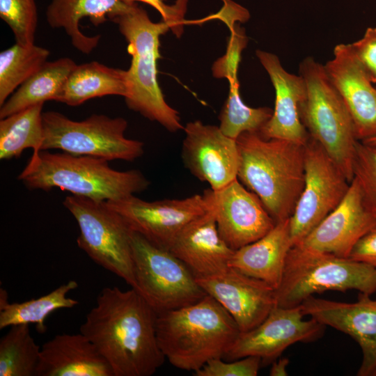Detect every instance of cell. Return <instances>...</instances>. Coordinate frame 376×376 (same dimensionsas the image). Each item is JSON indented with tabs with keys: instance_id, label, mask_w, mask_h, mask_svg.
Masks as SVG:
<instances>
[{
	"instance_id": "1",
	"label": "cell",
	"mask_w": 376,
	"mask_h": 376,
	"mask_svg": "<svg viewBox=\"0 0 376 376\" xmlns=\"http://www.w3.org/2000/svg\"><path fill=\"white\" fill-rule=\"evenodd\" d=\"M157 313L134 288H104L79 328L113 376H150L165 357L157 341Z\"/></svg>"
},
{
	"instance_id": "2",
	"label": "cell",
	"mask_w": 376,
	"mask_h": 376,
	"mask_svg": "<svg viewBox=\"0 0 376 376\" xmlns=\"http://www.w3.org/2000/svg\"><path fill=\"white\" fill-rule=\"evenodd\" d=\"M237 179L255 193L276 223L292 215L304 185V146L258 132L236 139Z\"/></svg>"
},
{
	"instance_id": "3",
	"label": "cell",
	"mask_w": 376,
	"mask_h": 376,
	"mask_svg": "<svg viewBox=\"0 0 376 376\" xmlns=\"http://www.w3.org/2000/svg\"><path fill=\"white\" fill-rule=\"evenodd\" d=\"M159 346L174 367L196 371L223 358L240 330L230 313L212 296L180 308L157 313Z\"/></svg>"
},
{
	"instance_id": "4",
	"label": "cell",
	"mask_w": 376,
	"mask_h": 376,
	"mask_svg": "<svg viewBox=\"0 0 376 376\" xmlns=\"http://www.w3.org/2000/svg\"><path fill=\"white\" fill-rule=\"evenodd\" d=\"M18 179L30 189L60 188L72 195L96 201H116L148 189L150 181L139 170L120 171L98 157L33 152Z\"/></svg>"
},
{
	"instance_id": "5",
	"label": "cell",
	"mask_w": 376,
	"mask_h": 376,
	"mask_svg": "<svg viewBox=\"0 0 376 376\" xmlns=\"http://www.w3.org/2000/svg\"><path fill=\"white\" fill-rule=\"evenodd\" d=\"M128 42L132 56L127 70V106L171 132L184 128L178 112L166 102L157 79V61L160 58L159 38L169 29L164 22H153L136 3L127 13L113 18Z\"/></svg>"
},
{
	"instance_id": "6",
	"label": "cell",
	"mask_w": 376,
	"mask_h": 376,
	"mask_svg": "<svg viewBox=\"0 0 376 376\" xmlns=\"http://www.w3.org/2000/svg\"><path fill=\"white\" fill-rule=\"evenodd\" d=\"M299 67L306 88L299 105L300 120L309 136L322 146L351 182L359 141L352 118L324 65L309 56Z\"/></svg>"
},
{
	"instance_id": "7",
	"label": "cell",
	"mask_w": 376,
	"mask_h": 376,
	"mask_svg": "<svg viewBox=\"0 0 376 376\" xmlns=\"http://www.w3.org/2000/svg\"><path fill=\"white\" fill-rule=\"evenodd\" d=\"M376 292V269L350 258L293 246L276 289L281 307H295L308 297L328 290Z\"/></svg>"
},
{
	"instance_id": "8",
	"label": "cell",
	"mask_w": 376,
	"mask_h": 376,
	"mask_svg": "<svg viewBox=\"0 0 376 376\" xmlns=\"http://www.w3.org/2000/svg\"><path fill=\"white\" fill-rule=\"evenodd\" d=\"M44 140L40 150L59 149L74 155L107 161L132 162L144 153V143L125 136L127 121L120 117L92 114L81 121L56 111L42 113Z\"/></svg>"
},
{
	"instance_id": "9",
	"label": "cell",
	"mask_w": 376,
	"mask_h": 376,
	"mask_svg": "<svg viewBox=\"0 0 376 376\" xmlns=\"http://www.w3.org/2000/svg\"><path fill=\"white\" fill-rule=\"evenodd\" d=\"M63 205L78 224V246L95 263L136 289L132 230L122 217L105 201L70 195Z\"/></svg>"
},
{
	"instance_id": "10",
	"label": "cell",
	"mask_w": 376,
	"mask_h": 376,
	"mask_svg": "<svg viewBox=\"0 0 376 376\" xmlns=\"http://www.w3.org/2000/svg\"><path fill=\"white\" fill-rule=\"evenodd\" d=\"M131 245L135 290L157 313L191 305L207 295L191 270L170 251L132 230Z\"/></svg>"
},
{
	"instance_id": "11",
	"label": "cell",
	"mask_w": 376,
	"mask_h": 376,
	"mask_svg": "<svg viewBox=\"0 0 376 376\" xmlns=\"http://www.w3.org/2000/svg\"><path fill=\"white\" fill-rule=\"evenodd\" d=\"M350 182L322 146L311 136L304 146V185L290 218L293 246L303 240L343 201Z\"/></svg>"
},
{
	"instance_id": "12",
	"label": "cell",
	"mask_w": 376,
	"mask_h": 376,
	"mask_svg": "<svg viewBox=\"0 0 376 376\" xmlns=\"http://www.w3.org/2000/svg\"><path fill=\"white\" fill-rule=\"evenodd\" d=\"M107 203L122 217L132 231L167 250L184 227L205 214L211 207L204 192L185 198L155 201H146L132 195L107 201Z\"/></svg>"
},
{
	"instance_id": "13",
	"label": "cell",
	"mask_w": 376,
	"mask_h": 376,
	"mask_svg": "<svg viewBox=\"0 0 376 376\" xmlns=\"http://www.w3.org/2000/svg\"><path fill=\"white\" fill-rule=\"evenodd\" d=\"M299 306H275L256 327L240 332L224 357L235 360L258 357L262 363H272L290 345L309 343L321 338L325 326L313 318L304 320Z\"/></svg>"
},
{
	"instance_id": "14",
	"label": "cell",
	"mask_w": 376,
	"mask_h": 376,
	"mask_svg": "<svg viewBox=\"0 0 376 376\" xmlns=\"http://www.w3.org/2000/svg\"><path fill=\"white\" fill-rule=\"evenodd\" d=\"M203 192L210 201L221 237L235 251L258 240L276 225L258 196L237 178L220 189Z\"/></svg>"
},
{
	"instance_id": "15",
	"label": "cell",
	"mask_w": 376,
	"mask_h": 376,
	"mask_svg": "<svg viewBox=\"0 0 376 376\" xmlns=\"http://www.w3.org/2000/svg\"><path fill=\"white\" fill-rule=\"evenodd\" d=\"M181 157L185 168L210 189H221L237 178L240 155L237 141L218 126L200 120L187 123Z\"/></svg>"
},
{
	"instance_id": "16",
	"label": "cell",
	"mask_w": 376,
	"mask_h": 376,
	"mask_svg": "<svg viewBox=\"0 0 376 376\" xmlns=\"http://www.w3.org/2000/svg\"><path fill=\"white\" fill-rule=\"evenodd\" d=\"M196 279L205 293L230 313L240 332L256 327L277 306L276 288L233 267Z\"/></svg>"
},
{
	"instance_id": "17",
	"label": "cell",
	"mask_w": 376,
	"mask_h": 376,
	"mask_svg": "<svg viewBox=\"0 0 376 376\" xmlns=\"http://www.w3.org/2000/svg\"><path fill=\"white\" fill-rule=\"evenodd\" d=\"M300 306L304 316L349 335L359 344L363 358L357 375L376 376V299L361 292L353 303L312 295Z\"/></svg>"
},
{
	"instance_id": "18",
	"label": "cell",
	"mask_w": 376,
	"mask_h": 376,
	"mask_svg": "<svg viewBox=\"0 0 376 376\" xmlns=\"http://www.w3.org/2000/svg\"><path fill=\"white\" fill-rule=\"evenodd\" d=\"M376 226V214L353 178L340 203L297 246L348 258L357 241Z\"/></svg>"
},
{
	"instance_id": "19",
	"label": "cell",
	"mask_w": 376,
	"mask_h": 376,
	"mask_svg": "<svg viewBox=\"0 0 376 376\" xmlns=\"http://www.w3.org/2000/svg\"><path fill=\"white\" fill-rule=\"evenodd\" d=\"M324 65L354 122L357 139L376 136V87L350 44L335 46Z\"/></svg>"
},
{
	"instance_id": "20",
	"label": "cell",
	"mask_w": 376,
	"mask_h": 376,
	"mask_svg": "<svg viewBox=\"0 0 376 376\" xmlns=\"http://www.w3.org/2000/svg\"><path fill=\"white\" fill-rule=\"evenodd\" d=\"M256 54L275 90L272 115L258 133L267 139H283L305 146L310 136L299 115V105L306 95L304 78L286 71L273 53L258 49Z\"/></svg>"
},
{
	"instance_id": "21",
	"label": "cell",
	"mask_w": 376,
	"mask_h": 376,
	"mask_svg": "<svg viewBox=\"0 0 376 376\" xmlns=\"http://www.w3.org/2000/svg\"><path fill=\"white\" fill-rule=\"evenodd\" d=\"M169 251L183 262L196 278L224 271L229 267L235 252L221 237L212 206L180 230Z\"/></svg>"
},
{
	"instance_id": "22",
	"label": "cell",
	"mask_w": 376,
	"mask_h": 376,
	"mask_svg": "<svg viewBox=\"0 0 376 376\" xmlns=\"http://www.w3.org/2000/svg\"><path fill=\"white\" fill-rule=\"evenodd\" d=\"M36 376H113L93 343L83 334H61L45 343Z\"/></svg>"
},
{
	"instance_id": "23",
	"label": "cell",
	"mask_w": 376,
	"mask_h": 376,
	"mask_svg": "<svg viewBox=\"0 0 376 376\" xmlns=\"http://www.w3.org/2000/svg\"><path fill=\"white\" fill-rule=\"evenodd\" d=\"M134 3L124 0H51L46 19L51 27L64 29L75 48L88 54L97 46L100 36L83 33L80 21L88 17L97 26L128 12Z\"/></svg>"
},
{
	"instance_id": "24",
	"label": "cell",
	"mask_w": 376,
	"mask_h": 376,
	"mask_svg": "<svg viewBox=\"0 0 376 376\" xmlns=\"http://www.w3.org/2000/svg\"><path fill=\"white\" fill-rule=\"evenodd\" d=\"M292 246L290 219H288L276 223L258 240L235 251L228 266L265 281L276 289Z\"/></svg>"
},
{
	"instance_id": "25",
	"label": "cell",
	"mask_w": 376,
	"mask_h": 376,
	"mask_svg": "<svg viewBox=\"0 0 376 376\" xmlns=\"http://www.w3.org/2000/svg\"><path fill=\"white\" fill-rule=\"evenodd\" d=\"M110 95L127 96V70L92 61L75 67L57 102L78 106L90 99Z\"/></svg>"
},
{
	"instance_id": "26",
	"label": "cell",
	"mask_w": 376,
	"mask_h": 376,
	"mask_svg": "<svg viewBox=\"0 0 376 376\" xmlns=\"http://www.w3.org/2000/svg\"><path fill=\"white\" fill-rule=\"evenodd\" d=\"M77 64L70 58L47 61L1 106L0 118L47 100L58 101Z\"/></svg>"
},
{
	"instance_id": "27",
	"label": "cell",
	"mask_w": 376,
	"mask_h": 376,
	"mask_svg": "<svg viewBox=\"0 0 376 376\" xmlns=\"http://www.w3.org/2000/svg\"><path fill=\"white\" fill-rule=\"evenodd\" d=\"M77 287V282L71 280L43 296L20 303H9L7 292L1 288L0 329L17 324H33L39 333H45L47 330L45 321L51 313L78 304L77 300L67 297L68 293Z\"/></svg>"
},
{
	"instance_id": "28",
	"label": "cell",
	"mask_w": 376,
	"mask_h": 376,
	"mask_svg": "<svg viewBox=\"0 0 376 376\" xmlns=\"http://www.w3.org/2000/svg\"><path fill=\"white\" fill-rule=\"evenodd\" d=\"M39 103L0 120V159L19 157L27 148L40 151L44 140L42 108Z\"/></svg>"
},
{
	"instance_id": "29",
	"label": "cell",
	"mask_w": 376,
	"mask_h": 376,
	"mask_svg": "<svg viewBox=\"0 0 376 376\" xmlns=\"http://www.w3.org/2000/svg\"><path fill=\"white\" fill-rule=\"evenodd\" d=\"M49 51L15 43L0 53V106L47 61Z\"/></svg>"
},
{
	"instance_id": "30",
	"label": "cell",
	"mask_w": 376,
	"mask_h": 376,
	"mask_svg": "<svg viewBox=\"0 0 376 376\" xmlns=\"http://www.w3.org/2000/svg\"><path fill=\"white\" fill-rule=\"evenodd\" d=\"M40 349L29 324L10 327L0 340V376H36Z\"/></svg>"
},
{
	"instance_id": "31",
	"label": "cell",
	"mask_w": 376,
	"mask_h": 376,
	"mask_svg": "<svg viewBox=\"0 0 376 376\" xmlns=\"http://www.w3.org/2000/svg\"><path fill=\"white\" fill-rule=\"evenodd\" d=\"M229 86L228 96L219 116L221 131L235 140L244 132H259L270 119L273 110L248 107L240 97L239 81H230Z\"/></svg>"
},
{
	"instance_id": "32",
	"label": "cell",
	"mask_w": 376,
	"mask_h": 376,
	"mask_svg": "<svg viewBox=\"0 0 376 376\" xmlns=\"http://www.w3.org/2000/svg\"><path fill=\"white\" fill-rule=\"evenodd\" d=\"M0 17L12 30L17 43L24 47L34 44L38 25L35 0H0Z\"/></svg>"
},
{
	"instance_id": "33",
	"label": "cell",
	"mask_w": 376,
	"mask_h": 376,
	"mask_svg": "<svg viewBox=\"0 0 376 376\" xmlns=\"http://www.w3.org/2000/svg\"><path fill=\"white\" fill-rule=\"evenodd\" d=\"M353 173L366 203L376 214V146L357 142Z\"/></svg>"
},
{
	"instance_id": "34",
	"label": "cell",
	"mask_w": 376,
	"mask_h": 376,
	"mask_svg": "<svg viewBox=\"0 0 376 376\" xmlns=\"http://www.w3.org/2000/svg\"><path fill=\"white\" fill-rule=\"evenodd\" d=\"M222 358L208 361L194 372L195 376H256L262 360L258 357L249 356L225 362Z\"/></svg>"
},
{
	"instance_id": "35",
	"label": "cell",
	"mask_w": 376,
	"mask_h": 376,
	"mask_svg": "<svg viewBox=\"0 0 376 376\" xmlns=\"http://www.w3.org/2000/svg\"><path fill=\"white\" fill-rule=\"evenodd\" d=\"M235 24L228 26L231 36L226 54L217 61L212 68L214 77L227 78L228 81H238L237 71L241 53L247 44L244 31L238 26L235 27Z\"/></svg>"
},
{
	"instance_id": "36",
	"label": "cell",
	"mask_w": 376,
	"mask_h": 376,
	"mask_svg": "<svg viewBox=\"0 0 376 376\" xmlns=\"http://www.w3.org/2000/svg\"><path fill=\"white\" fill-rule=\"evenodd\" d=\"M133 3L141 1L151 6L161 15L162 22L167 24L173 33L180 37L187 24L185 15L189 0H124Z\"/></svg>"
},
{
	"instance_id": "37",
	"label": "cell",
	"mask_w": 376,
	"mask_h": 376,
	"mask_svg": "<svg viewBox=\"0 0 376 376\" xmlns=\"http://www.w3.org/2000/svg\"><path fill=\"white\" fill-rule=\"evenodd\" d=\"M350 45L373 84H376V27L368 28L361 38Z\"/></svg>"
},
{
	"instance_id": "38",
	"label": "cell",
	"mask_w": 376,
	"mask_h": 376,
	"mask_svg": "<svg viewBox=\"0 0 376 376\" xmlns=\"http://www.w3.org/2000/svg\"><path fill=\"white\" fill-rule=\"evenodd\" d=\"M348 258L376 269V226L357 241Z\"/></svg>"
},
{
	"instance_id": "39",
	"label": "cell",
	"mask_w": 376,
	"mask_h": 376,
	"mask_svg": "<svg viewBox=\"0 0 376 376\" xmlns=\"http://www.w3.org/2000/svg\"><path fill=\"white\" fill-rule=\"evenodd\" d=\"M290 361L288 358H279L272 362V366L269 370L271 376H286L288 375L287 366Z\"/></svg>"
},
{
	"instance_id": "40",
	"label": "cell",
	"mask_w": 376,
	"mask_h": 376,
	"mask_svg": "<svg viewBox=\"0 0 376 376\" xmlns=\"http://www.w3.org/2000/svg\"><path fill=\"white\" fill-rule=\"evenodd\" d=\"M361 142L370 146H376V136Z\"/></svg>"
}]
</instances>
